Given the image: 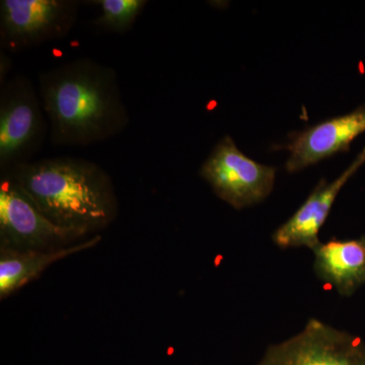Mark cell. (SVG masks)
Masks as SVG:
<instances>
[{"mask_svg":"<svg viewBox=\"0 0 365 365\" xmlns=\"http://www.w3.org/2000/svg\"><path fill=\"white\" fill-rule=\"evenodd\" d=\"M38 93L53 145L102 143L130 122L116 71L93 59H73L41 72Z\"/></svg>","mask_w":365,"mask_h":365,"instance_id":"6da1fadb","label":"cell"},{"mask_svg":"<svg viewBox=\"0 0 365 365\" xmlns=\"http://www.w3.org/2000/svg\"><path fill=\"white\" fill-rule=\"evenodd\" d=\"M4 176L13 178L50 222L85 237L104 230L118 215L111 177L90 160L47 158Z\"/></svg>","mask_w":365,"mask_h":365,"instance_id":"7a4b0ae2","label":"cell"},{"mask_svg":"<svg viewBox=\"0 0 365 365\" xmlns=\"http://www.w3.org/2000/svg\"><path fill=\"white\" fill-rule=\"evenodd\" d=\"M50 134L39 93L31 79L16 76L0 90V174H9L32 158Z\"/></svg>","mask_w":365,"mask_h":365,"instance_id":"3957f363","label":"cell"},{"mask_svg":"<svg viewBox=\"0 0 365 365\" xmlns=\"http://www.w3.org/2000/svg\"><path fill=\"white\" fill-rule=\"evenodd\" d=\"M85 235L50 222L13 178L0 181V250L41 251L71 246Z\"/></svg>","mask_w":365,"mask_h":365,"instance_id":"277c9868","label":"cell"},{"mask_svg":"<svg viewBox=\"0 0 365 365\" xmlns=\"http://www.w3.org/2000/svg\"><path fill=\"white\" fill-rule=\"evenodd\" d=\"M76 0H1L0 43L18 52L66 38L78 21Z\"/></svg>","mask_w":365,"mask_h":365,"instance_id":"5b68a950","label":"cell"},{"mask_svg":"<svg viewBox=\"0 0 365 365\" xmlns=\"http://www.w3.org/2000/svg\"><path fill=\"white\" fill-rule=\"evenodd\" d=\"M200 176L222 200L241 210L270 195L276 169L251 160L237 148L232 138L225 136L204 162Z\"/></svg>","mask_w":365,"mask_h":365,"instance_id":"8992f818","label":"cell"},{"mask_svg":"<svg viewBox=\"0 0 365 365\" xmlns=\"http://www.w3.org/2000/svg\"><path fill=\"white\" fill-rule=\"evenodd\" d=\"M257 365H365L359 337L311 319L294 337L271 345Z\"/></svg>","mask_w":365,"mask_h":365,"instance_id":"52a82bcc","label":"cell"},{"mask_svg":"<svg viewBox=\"0 0 365 365\" xmlns=\"http://www.w3.org/2000/svg\"><path fill=\"white\" fill-rule=\"evenodd\" d=\"M365 132V105L354 111L325 120L290 137L287 145L288 173L299 170L349 150L350 144Z\"/></svg>","mask_w":365,"mask_h":365,"instance_id":"ba28073f","label":"cell"},{"mask_svg":"<svg viewBox=\"0 0 365 365\" xmlns=\"http://www.w3.org/2000/svg\"><path fill=\"white\" fill-rule=\"evenodd\" d=\"M364 163L365 148L337 179L330 182L322 180L297 212L274 232V244L281 249L306 247L314 251L321 244L319 230L330 215L338 194Z\"/></svg>","mask_w":365,"mask_h":365,"instance_id":"9c48e42d","label":"cell"},{"mask_svg":"<svg viewBox=\"0 0 365 365\" xmlns=\"http://www.w3.org/2000/svg\"><path fill=\"white\" fill-rule=\"evenodd\" d=\"M313 252L314 273L342 297H351L365 284V235L321 242Z\"/></svg>","mask_w":365,"mask_h":365,"instance_id":"30bf717a","label":"cell"},{"mask_svg":"<svg viewBox=\"0 0 365 365\" xmlns=\"http://www.w3.org/2000/svg\"><path fill=\"white\" fill-rule=\"evenodd\" d=\"M101 239L100 235H95L71 246L41 251L0 250V297L6 299L39 277L52 264L93 248Z\"/></svg>","mask_w":365,"mask_h":365,"instance_id":"8fae6325","label":"cell"},{"mask_svg":"<svg viewBox=\"0 0 365 365\" xmlns=\"http://www.w3.org/2000/svg\"><path fill=\"white\" fill-rule=\"evenodd\" d=\"M91 4L100 7L95 25L110 33H125L132 26L148 4L146 0H97Z\"/></svg>","mask_w":365,"mask_h":365,"instance_id":"7c38bea8","label":"cell"},{"mask_svg":"<svg viewBox=\"0 0 365 365\" xmlns=\"http://www.w3.org/2000/svg\"><path fill=\"white\" fill-rule=\"evenodd\" d=\"M7 64H9V66L11 64V60L6 56V54L1 53V55H0V78H1V83H4H4L7 81V72L9 71V67H11L7 66Z\"/></svg>","mask_w":365,"mask_h":365,"instance_id":"4fadbf2b","label":"cell"}]
</instances>
